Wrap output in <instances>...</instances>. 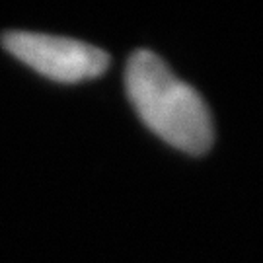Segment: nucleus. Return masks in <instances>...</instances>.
I'll return each mask as SVG.
<instances>
[{"mask_svg": "<svg viewBox=\"0 0 263 263\" xmlns=\"http://www.w3.org/2000/svg\"><path fill=\"white\" fill-rule=\"evenodd\" d=\"M125 86L139 117L162 141L189 154L211 148L213 119L205 100L158 55L137 51L127 63Z\"/></svg>", "mask_w": 263, "mask_h": 263, "instance_id": "obj_1", "label": "nucleus"}, {"mask_svg": "<svg viewBox=\"0 0 263 263\" xmlns=\"http://www.w3.org/2000/svg\"><path fill=\"white\" fill-rule=\"evenodd\" d=\"M8 53L22 63L57 82H82L104 72L109 66V57L102 49L78 39L10 31L2 39Z\"/></svg>", "mask_w": 263, "mask_h": 263, "instance_id": "obj_2", "label": "nucleus"}]
</instances>
